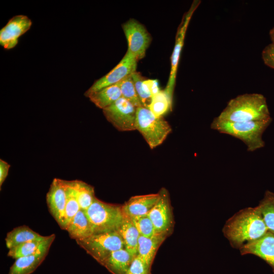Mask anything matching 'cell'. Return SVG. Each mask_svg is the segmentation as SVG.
<instances>
[{"mask_svg":"<svg viewBox=\"0 0 274 274\" xmlns=\"http://www.w3.org/2000/svg\"><path fill=\"white\" fill-rule=\"evenodd\" d=\"M268 231L258 206L240 210L226 221L223 229L232 246L239 249L261 238Z\"/></svg>","mask_w":274,"mask_h":274,"instance_id":"obj_1","label":"cell"},{"mask_svg":"<svg viewBox=\"0 0 274 274\" xmlns=\"http://www.w3.org/2000/svg\"><path fill=\"white\" fill-rule=\"evenodd\" d=\"M228 122L263 121L271 119L266 98L259 93H246L230 99L216 117Z\"/></svg>","mask_w":274,"mask_h":274,"instance_id":"obj_2","label":"cell"},{"mask_svg":"<svg viewBox=\"0 0 274 274\" xmlns=\"http://www.w3.org/2000/svg\"><path fill=\"white\" fill-rule=\"evenodd\" d=\"M271 121V118L263 121L228 122L216 117L211 128L239 139L246 144L248 151L253 152L264 146L262 134Z\"/></svg>","mask_w":274,"mask_h":274,"instance_id":"obj_3","label":"cell"},{"mask_svg":"<svg viewBox=\"0 0 274 274\" xmlns=\"http://www.w3.org/2000/svg\"><path fill=\"white\" fill-rule=\"evenodd\" d=\"M85 213L93 234L118 231L125 218L122 206L108 203L96 197Z\"/></svg>","mask_w":274,"mask_h":274,"instance_id":"obj_4","label":"cell"},{"mask_svg":"<svg viewBox=\"0 0 274 274\" xmlns=\"http://www.w3.org/2000/svg\"><path fill=\"white\" fill-rule=\"evenodd\" d=\"M136 130L152 149L162 144L172 131L169 124L162 117H155L144 106L136 108Z\"/></svg>","mask_w":274,"mask_h":274,"instance_id":"obj_5","label":"cell"},{"mask_svg":"<svg viewBox=\"0 0 274 274\" xmlns=\"http://www.w3.org/2000/svg\"><path fill=\"white\" fill-rule=\"evenodd\" d=\"M76 241L101 265L113 252L124 248L118 231L93 234L88 237Z\"/></svg>","mask_w":274,"mask_h":274,"instance_id":"obj_6","label":"cell"},{"mask_svg":"<svg viewBox=\"0 0 274 274\" xmlns=\"http://www.w3.org/2000/svg\"><path fill=\"white\" fill-rule=\"evenodd\" d=\"M158 193L159 198L148 215L154 226L155 234L167 237L174 229L173 213L167 189L162 188Z\"/></svg>","mask_w":274,"mask_h":274,"instance_id":"obj_7","label":"cell"},{"mask_svg":"<svg viewBox=\"0 0 274 274\" xmlns=\"http://www.w3.org/2000/svg\"><path fill=\"white\" fill-rule=\"evenodd\" d=\"M102 111L107 120L119 131L136 130V108L123 97Z\"/></svg>","mask_w":274,"mask_h":274,"instance_id":"obj_8","label":"cell"},{"mask_svg":"<svg viewBox=\"0 0 274 274\" xmlns=\"http://www.w3.org/2000/svg\"><path fill=\"white\" fill-rule=\"evenodd\" d=\"M128 44V51L137 60L144 57L151 37L144 25L130 19L122 25Z\"/></svg>","mask_w":274,"mask_h":274,"instance_id":"obj_9","label":"cell"},{"mask_svg":"<svg viewBox=\"0 0 274 274\" xmlns=\"http://www.w3.org/2000/svg\"><path fill=\"white\" fill-rule=\"evenodd\" d=\"M137 59L128 50L118 64L109 73L95 81L85 92L88 96L105 87L116 84L136 71Z\"/></svg>","mask_w":274,"mask_h":274,"instance_id":"obj_10","label":"cell"},{"mask_svg":"<svg viewBox=\"0 0 274 274\" xmlns=\"http://www.w3.org/2000/svg\"><path fill=\"white\" fill-rule=\"evenodd\" d=\"M66 201L65 180L54 178L46 194V202L49 211L62 229L65 226V208Z\"/></svg>","mask_w":274,"mask_h":274,"instance_id":"obj_11","label":"cell"},{"mask_svg":"<svg viewBox=\"0 0 274 274\" xmlns=\"http://www.w3.org/2000/svg\"><path fill=\"white\" fill-rule=\"evenodd\" d=\"M200 1H194L189 11L184 15L179 26L176 35L175 45L171 57V68L168 81L164 90L171 97H173L174 87L180 53L183 47L186 29L192 14L198 7Z\"/></svg>","mask_w":274,"mask_h":274,"instance_id":"obj_12","label":"cell"},{"mask_svg":"<svg viewBox=\"0 0 274 274\" xmlns=\"http://www.w3.org/2000/svg\"><path fill=\"white\" fill-rule=\"evenodd\" d=\"M55 238L54 234L48 235L35 253L15 259L8 274H31L34 272L47 256Z\"/></svg>","mask_w":274,"mask_h":274,"instance_id":"obj_13","label":"cell"},{"mask_svg":"<svg viewBox=\"0 0 274 274\" xmlns=\"http://www.w3.org/2000/svg\"><path fill=\"white\" fill-rule=\"evenodd\" d=\"M32 24L26 16L16 15L10 19L0 30V44L6 49L15 47L19 38L27 31Z\"/></svg>","mask_w":274,"mask_h":274,"instance_id":"obj_14","label":"cell"},{"mask_svg":"<svg viewBox=\"0 0 274 274\" xmlns=\"http://www.w3.org/2000/svg\"><path fill=\"white\" fill-rule=\"evenodd\" d=\"M242 255L253 254L262 258L274 270V234L268 231L261 238L247 243L239 249Z\"/></svg>","mask_w":274,"mask_h":274,"instance_id":"obj_15","label":"cell"},{"mask_svg":"<svg viewBox=\"0 0 274 274\" xmlns=\"http://www.w3.org/2000/svg\"><path fill=\"white\" fill-rule=\"evenodd\" d=\"M159 193H152L131 197L122 206L124 215L133 218L147 215L159 198Z\"/></svg>","mask_w":274,"mask_h":274,"instance_id":"obj_16","label":"cell"},{"mask_svg":"<svg viewBox=\"0 0 274 274\" xmlns=\"http://www.w3.org/2000/svg\"><path fill=\"white\" fill-rule=\"evenodd\" d=\"M138 95L143 106L148 108L153 96L160 91L158 82L156 79H145L139 72L131 75Z\"/></svg>","mask_w":274,"mask_h":274,"instance_id":"obj_17","label":"cell"},{"mask_svg":"<svg viewBox=\"0 0 274 274\" xmlns=\"http://www.w3.org/2000/svg\"><path fill=\"white\" fill-rule=\"evenodd\" d=\"M65 230L71 238L80 240L93 234V227L85 211L80 210L66 226Z\"/></svg>","mask_w":274,"mask_h":274,"instance_id":"obj_18","label":"cell"},{"mask_svg":"<svg viewBox=\"0 0 274 274\" xmlns=\"http://www.w3.org/2000/svg\"><path fill=\"white\" fill-rule=\"evenodd\" d=\"M166 238L165 236L156 234L152 237H145L140 235L138 255L150 268L151 267L159 247Z\"/></svg>","mask_w":274,"mask_h":274,"instance_id":"obj_19","label":"cell"},{"mask_svg":"<svg viewBox=\"0 0 274 274\" xmlns=\"http://www.w3.org/2000/svg\"><path fill=\"white\" fill-rule=\"evenodd\" d=\"M134 258L123 248L113 252L101 265L112 274H127Z\"/></svg>","mask_w":274,"mask_h":274,"instance_id":"obj_20","label":"cell"},{"mask_svg":"<svg viewBox=\"0 0 274 274\" xmlns=\"http://www.w3.org/2000/svg\"><path fill=\"white\" fill-rule=\"evenodd\" d=\"M118 232L123 241L124 249L135 258L138 255L140 233L129 218L125 216L124 221Z\"/></svg>","mask_w":274,"mask_h":274,"instance_id":"obj_21","label":"cell"},{"mask_svg":"<svg viewBox=\"0 0 274 274\" xmlns=\"http://www.w3.org/2000/svg\"><path fill=\"white\" fill-rule=\"evenodd\" d=\"M45 237L35 232L28 226L23 225L16 227L8 232L5 242L7 248L11 249L26 242L42 239Z\"/></svg>","mask_w":274,"mask_h":274,"instance_id":"obj_22","label":"cell"},{"mask_svg":"<svg viewBox=\"0 0 274 274\" xmlns=\"http://www.w3.org/2000/svg\"><path fill=\"white\" fill-rule=\"evenodd\" d=\"M122 97L121 92L117 83L90 94L88 97L98 108L104 109Z\"/></svg>","mask_w":274,"mask_h":274,"instance_id":"obj_23","label":"cell"},{"mask_svg":"<svg viewBox=\"0 0 274 274\" xmlns=\"http://www.w3.org/2000/svg\"><path fill=\"white\" fill-rule=\"evenodd\" d=\"M72 182L80 209L85 211L96 197L94 188L82 181L74 180Z\"/></svg>","mask_w":274,"mask_h":274,"instance_id":"obj_24","label":"cell"},{"mask_svg":"<svg viewBox=\"0 0 274 274\" xmlns=\"http://www.w3.org/2000/svg\"><path fill=\"white\" fill-rule=\"evenodd\" d=\"M173 98L164 90L151 98L148 109L156 117H162L172 108Z\"/></svg>","mask_w":274,"mask_h":274,"instance_id":"obj_25","label":"cell"},{"mask_svg":"<svg viewBox=\"0 0 274 274\" xmlns=\"http://www.w3.org/2000/svg\"><path fill=\"white\" fill-rule=\"evenodd\" d=\"M258 207L268 231L274 234V193L267 190Z\"/></svg>","mask_w":274,"mask_h":274,"instance_id":"obj_26","label":"cell"},{"mask_svg":"<svg viewBox=\"0 0 274 274\" xmlns=\"http://www.w3.org/2000/svg\"><path fill=\"white\" fill-rule=\"evenodd\" d=\"M66 187V201L65 208V226L81 210L72 181H65Z\"/></svg>","mask_w":274,"mask_h":274,"instance_id":"obj_27","label":"cell"},{"mask_svg":"<svg viewBox=\"0 0 274 274\" xmlns=\"http://www.w3.org/2000/svg\"><path fill=\"white\" fill-rule=\"evenodd\" d=\"M131 75L128 76L117 84L120 87L122 97L129 101L135 107L138 108L143 106L135 90Z\"/></svg>","mask_w":274,"mask_h":274,"instance_id":"obj_28","label":"cell"},{"mask_svg":"<svg viewBox=\"0 0 274 274\" xmlns=\"http://www.w3.org/2000/svg\"><path fill=\"white\" fill-rule=\"evenodd\" d=\"M48 236L42 239L30 241L9 249L8 256L14 259L35 253Z\"/></svg>","mask_w":274,"mask_h":274,"instance_id":"obj_29","label":"cell"},{"mask_svg":"<svg viewBox=\"0 0 274 274\" xmlns=\"http://www.w3.org/2000/svg\"><path fill=\"white\" fill-rule=\"evenodd\" d=\"M140 235L145 237H152L155 235V228L148 215L129 218Z\"/></svg>","mask_w":274,"mask_h":274,"instance_id":"obj_30","label":"cell"},{"mask_svg":"<svg viewBox=\"0 0 274 274\" xmlns=\"http://www.w3.org/2000/svg\"><path fill=\"white\" fill-rule=\"evenodd\" d=\"M127 274H152L151 268L148 267L137 255L133 260Z\"/></svg>","mask_w":274,"mask_h":274,"instance_id":"obj_31","label":"cell"},{"mask_svg":"<svg viewBox=\"0 0 274 274\" xmlns=\"http://www.w3.org/2000/svg\"><path fill=\"white\" fill-rule=\"evenodd\" d=\"M262 58L265 64L274 69V43L272 42L263 49Z\"/></svg>","mask_w":274,"mask_h":274,"instance_id":"obj_32","label":"cell"},{"mask_svg":"<svg viewBox=\"0 0 274 274\" xmlns=\"http://www.w3.org/2000/svg\"><path fill=\"white\" fill-rule=\"evenodd\" d=\"M10 165L6 161L3 159H0V187L1 189L2 186L7 178L9 170L10 167Z\"/></svg>","mask_w":274,"mask_h":274,"instance_id":"obj_33","label":"cell"},{"mask_svg":"<svg viewBox=\"0 0 274 274\" xmlns=\"http://www.w3.org/2000/svg\"><path fill=\"white\" fill-rule=\"evenodd\" d=\"M269 37L272 43H274V27L269 31Z\"/></svg>","mask_w":274,"mask_h":274,"instance_id":"obj_34","label":"cell"}]
</instances>
